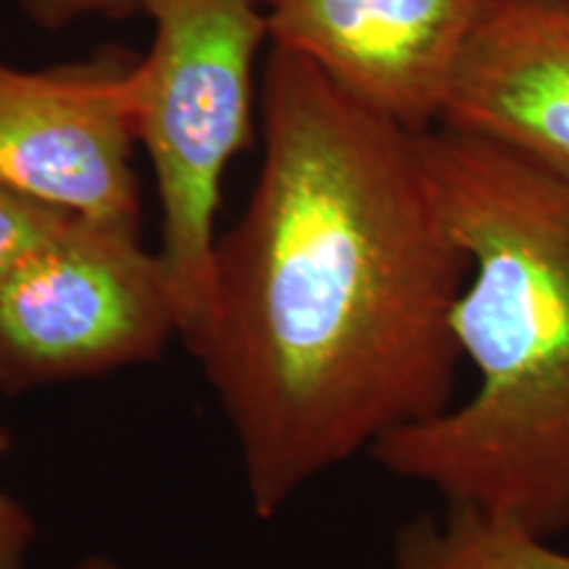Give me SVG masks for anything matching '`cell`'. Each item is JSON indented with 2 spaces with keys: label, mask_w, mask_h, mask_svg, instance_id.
<instances>
[{
  "label": "cell",
  "mask_w": 569,
  "mask_h": 569,
  "mask_svg": "<svg viewBox=\"0 0 569 569\" xmlns=\"http://www.w3.org/2000/svg\"><path fill=\"white\" fill-rule=\"evenodd\" d=\"M251 201L217 240L188 340L238 443L256 517L388 432L453 407L469 256L419 134L272 48Z\"/></svg>",
  "instance_id": "cell-1"
},
{
  "label": "cell",
  "mask_w": 569,
  "mask_h": 569,
  "mask_svg": "<svg viewBox=\"0 0 569 569\" xmlns=\"http://www.w3.org/2000/svg\"><path fill=\"white\" fill-rule=\"evenodd\" d=\"M419 151L472 264L453 332L478 386L369 453L446 503L551 540L569 530V180L443 124L419 134Z\"/></svg>",
  "instance_id": "cell-2"
},
{
  "label": "cell",
  "mask_w": 569,
  "mask_h": 569,
  "mask_svg": "<svg viewBox=\"0 0 569 569\" xmlns=\"http://www.w3.org/2000/svg\"><path fill=\"white\" fill-rule=\"evenodd\" d=\"M153 40L132 67L134 138L161 203L159 256L188 343L209 315L217 211L253 140V69L269 40L261 0H146Z\"/></svg>",
  "instance_id": "cell-3"
},
{
  "label": "cell",
  "mask_w": 569,
  "mask_h": 569,
  "mask_svg": "<svg viewBox=\"0 0 569 569\" xmlns=\"http://www.w3.org/2000/svg\"><path fill=\"white\" fill-rule=\"evenodd\" d=\"M174 336L172 284L140 227L74 217L0 282V390L148 365Z\"/></svg>",
  "instance_id": "cell-4"
},
{
  "label": "cell",
  "mask_w": 569,
  "mask_h": 569,
  "mask_svg": "<svg viewBox=\"0 0 569 569\" xmlns=\"http://www.w3.org/2000/svg\"><path fill=\"white\" fill-rule=\"evenodd\" d=\"M124 53L48 69L0 56V184L77 217L140 227Z\"/></svg>",
  "instance_id": "cell-5"
},
{
  "label": "cell",
  "mask_w": 569,
  "mask_h": 569,
  "mask_svg": "<svg viewBox=\"0 0 569 569\" xmlns=\"http://www.w3.org/2000/svg\"><path fill=\"white\" fill-rule=\"evenodd\" d=\"M490 0H261L272 48L422 134L440 124L453 69Z\"/></svg>",
  "instance_id": "cell-6"
},
{
  "label": "cell",
  "mask_w": 569,
  "mask_h": 569,
  "mask_svg": "<svg viewBox=\"0 0 569 569\" xmlns=\"http://www.w3.org/2000/svg\"><path fill=\"white\" fill-rule=\"evenodd\" d=\"M440 124L569 180V0H490L453 69Z\"/></svg>",
  "instance_id": "cell-7"
},
{
  "label": "cell",
  "mask_w": 569,
  "mask_h": 569,
  "mask_svg": "<svg viewBox=\"0 0 569 569\" xmlns=\"http://www.w3.org/2000/svg\"><path fill=\"white\" fill-rule=\"evenodd\" d=\"M390 569H569V553L517 519L446 503L396 532Z\"/></svg>",
  "instance_id": "cell-8"
},
{
  "label": "cell",
  "mask_w": 569,
  "mask_h": 569,
  "mask_svg": "<svg viewBox=\"0 0 569 569\" xmlns=\"http://www.w3.org/2000/svg\"><path fill=\"white\" fill-rule=\"evenodd\" d=\"M77 213L61 211L0 184V282L67 230Z\"/></svg>",
  "instance_id": "cell-9"
},
{
  "label": "cell",
  "mask_w": 569,
  "mask_h": 569,
  "mask_svg": "<svg viewBox=\"0 0 569 569\" xmlns=\"http://www.w3.org/2000/svg\"><path fill=\"white\" fill-rule=\"evenodd\" d=\"M21 9L42 27H63L77 19H124L142 11L146 0H19Z\"/></svg>",
  "instance_id": "cell-10"
},
{
  "label": "cell",
  "mask_w": 569,
  "mask_h": 569,
  "mask_svg": "<svg viewBox=\"0 0 569 569\" xmlns=\"http://www.w3.org/2000/svg\"><path fill=\"white\" fill-rule=\"evenodd\" d=\"M38 525L17 498L0 490V569H24Z\"/></svg>",
  "instance_id": "cell-11"
},
{
  "label": "cell",
  "mask_w": 569,
  "mask_h": 569,
  "mask_svg": "<svg viewBox=\"0 0 569 569\" xmlns=\"http://www.w3.org/2000/svg\"><path fill=\"white\" fill-rule=\"evenodd\" d=\"M74 569H132V567L122 565L119 559L106 557V553H90V557L77 561Z\"/></svg>",
  "instance_id": "cell-12"
},
{
  "label": "cell",
  "mask_w": 569,
  "mask_h": 569,
  "mask_svg": "<svg viewBox=\"0 0 569 569\" xmlns=\"http://www.w3.org/2000/svg\"><path fill=\"white\" fill-rule=\"evenodd\" d=\"M9 446H11V438H9V436H6V432H3V430H0V457H3V453H6V451H9Z\"/></svg>",
  "instance_id": "cell-13"
}]
</instances>
